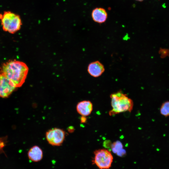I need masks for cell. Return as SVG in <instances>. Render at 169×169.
<instances>
[{
    "label": "cell",
    "instance_id": "6da1fadb",
    "mask_svg": "<svg viewBox=\"0 0 169 169\" xmlns=\"http://www.w3.org/2000/svg\"><path fill=\"white\" fill-rule=\"evenodd\" d=\"M29 69L24 63L16 60H9L0 67V73L8 78L17 88L24 83Z\"/></svg>",
    "mask_w": 169,
    "mask_h": 169
},
{
    "label": "cell",
    "instance_id": "7a4b0ae2",
    "mask_svg": "<svg viewBox=\"0 0 169 169\" xmlns=\"http://www.w3.org/2000/svg\"><path fill=\"white\" fill-rule=\"evenodd\" d=\"M112 109L109 112L110 116L125 112H131L133 107V100L127 95L119 91L110 95Z\"/></svg>",
    "mask_w": 169,
    "mask_h": 169
},
{
    "label": "cell",
    "instance_id": "3957f363",
    "mask_svg": "<svg viewBox=\"0 0 169 169\" xmlns=\"http://www.w3.org/2000/svg\"><path fill=\"white\" fill-rule=\"evenodd\" d=\"M0 19L3 30L13 34L21 28L22 22L20 16L10 11H5L0 14Z\"/></svg>",
    "mask_w": 169,
    "mask_h": 169
},
{
    "label": "cell",
    "instance_id": "277c9868",
    "mask_svg": "<svg viewBox=\"0 0 169 169\" xmlns=\"http://www.w3.org/2000/svg\"><path fill=\"white\" fill-rule=\"evenodd\" d=\"M92 163L99 169H109L111 167L113 157L111 152L105 149L95 151Z\"/></svg>",
    "mask_w": 169,
    "mask_h": 169
},
{
    "label": "cell",
    "instance_id": "5b68a950",
    "mask_svg": "<svg viewBox=\"0 0 169 169\" xmlns=\"http://www.w3.org/2000/svg\"><path fill=\"white\" fill-rule=\"evenodd\" d=\"M46 140L48 143L53 146H58L62 145L65 136V131L62 129L54 128L46 131Z\"/></svg>",
    "mask_w": 169,
    "mask_h": 169
},
{
    "label": "cell",
    "instance_id": "8992f818",
    "mask_svg": "<svg viewBox=\"0 0 169 169\" xmlns=\"http://www.w3.org/2000/svg\"><path fill=\"white\" fill-rule=\"evenodd\" d=\"M17 88L5 75L0 73V97H8Z\"/></svg>",
    "mask_w": 169,
    "mask_h": 169
},
{
    "label": "cell",
    "instance_id": "52a82bcc",
    "mask_svg": "<svg viewBox=\"0 0 169 169\" xmlns=\"http://www.w3.org/2000/svg\"><path fill=\"white\" fill-rule=\"evenodd\" d=\"M105 70L104 65L99 61H96L90 63L88 67L89 74L94 77L101 76Z\"/></svg>",
    "mask_w": 169,
    "mask_h": 169
},
{
    "label": "cell",
    "instance_id": "ba28073f",
    "mask_svg": "<svg viewBox=\"0 0 169 169\" xmlns=\"http://www.w3.org/2000/svg\"><path fill=\"white\" fill-rule=\"evenodd\" d=\"M93 109V105L89 100H84L78 102L76 106L77 112L81 116H86L90 115Z\"/></svg>",
    "mask_w": 169,
    "mask_h": 169
},
{
    "label": "cell",
    "instance_id": "9c48e42d",
    "mask_svg": "<svg viewBox=\"0 0 169 169\" xmlns=\"http://www.w3.org/2000/svg\"><path fill=\"white\" fill-rule=\"evenodd\" d=\"M91 17L94 22L101 24L106 21L108 17V14L104 8H96L93 10L91 13Z\"/></svg>",
    "mask_w": 169,
    "mask_h": 169
},
{
    "label": "cell",
    "instance_id": "30bf717a",
    "mask_svg": "<svg viewBox=\"0 0 169 169\" xmlns=\"http://www.w3.org/2000/svg\"><path fill=\"white\" fill-rule=\"evenodd\" d=\"M29 159L34 162H38L43 157V152L41 149L37 146H34L30 148L28 153Z\"/></svg>",
    "mask_w": 169,
    "mask_h": 169
},
{
    "label": "cell",
    "instance_id": "8fae6325",
    "mask_svg": "<svg viewBox=\"0 0 169 169\" xmlns=\"http://www.w3.org/2000/svg\"><path fill=\"white\" fill-rule=\"evenodd\" d=\"M110 148L114 153L120 156H123L126 154V152L123 148V144L119 141H117L112 143Z\"/></svg>",
    "mask_w": 169,
    "mask_h": 169
},
{
    "label": "cell",
    "instance_id": "7c38bea8",
    "mask_svg": "<svg viewBox=\"0 0 169 169\" xmlns=\"http://www.w3.org/2000/svg\"><path fill=\"white\" fill-rule=\"evenodd\" d=\"M161 114L165 117L169 116V101L163 103L160 107Z\"/></svg>",
    "mask_w": 169,
    "mask_h": 169
},
{
    "label": "cell",
    "instance_id": "4fadbf2b",
    "mask_svg": "<svg viewBox=\"0 0 169 169\" xmlns=\"http://www.w3.org/2000/svg\"><path fill=\"white\" fill-rule=\"evenodd\" d=\"M8 137L7 136L0 137V154L4 153L6 157L7 156L4 151L3 148L7 145V143L8 142Z\"/></svg>",
    "mask_w": 169,
    "mask_h": 169
},
{
    "label": "cell",
    "instance_id": "5bb4252c",
    "mask_svg": "<svg viewBox=\"0 0 169 169\" xmlns=\"http://www.w3.org/2000/svg\"><path fill=\"white\" fill-rule=\"evenodd\" d=\"M111 143L110 141L109 140L105 141L103 143L104 146L105 147H110L111 145L112 144Z\"/></svg>",
    "mask_w": 169,
    "mask_h": 169
},
{
    "label": "cell",
    "instance_id": "9a60e30c",
    "mask_svg": "<svg viewBox=\"0 0 169 169\" xmlns=\"http://www.w3.org/2000/svg\"><path fill=\"white\" fill-rule=\"evenodd\" d=\"M87 120V118L85 116H81L80 118V122L81 123H85L86 122Z\"/></svg>",
    "mask_w": 169,
    "mask_h": 169
},
{
    "label": "cell",
    "instance_id": "2e32d148",
    "mask_svg": "<svg viewBox=\"0 0 169 169\" xmlns=\"http://www.w3.org/2000/svg\"><path fill=\"white\" fill-rule=\"evenodd\" d=\"M74 130V129L72 126H69L68 128V131L69 133L73 132Z\"/></svg>",
    "mask_w": 169,
    "mask_h": 169
},
{
    "label": "cell",
    "instance_id": "e0dca14e",
    "mask_svg": "<svg viewBox=\"0 0 169 169\" xmlns=\"http://www.w3.org/2000/svg\"><path fill=\"white\" fill-rule=\"evenodd\" d=\"M136 1H139V2H142L144 0H135Z\"/></svg>",
    "mask_w": 169,
    "mask_h": 169
}]
</instances>
